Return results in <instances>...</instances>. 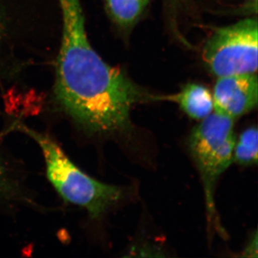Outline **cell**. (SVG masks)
<instances>
[{"label": "cell", "instance_id": "1", "mask_svg": "<svg viewBox=\"0 0 258 258\" xmlns=\"http://www.w3.org/2000/svg\"><path fill=\"white\" fill-rule=\"evenodd\" d=\"M58 3L62 33L56 66V99L88 132H131V110L137 103L148 102L149 93L120 69L106 63L91 46L81 0Z\"/></svg>", "mask_w": 258, "mask_h": 258}, {"label": "cell", "instance_id": "5", "mask_svg": "<svg viewBox=\"0 0 258 258\" xmlns=\"http://www.w3.org/2000/svg\"><path fill=\"white\" fill-rule=\"evenodd\" d=\"M214 111L233 120L254 110L258 103L257 74L219 77L213 94Z\"/></svg>", "mask_w": 258, "mask_h": 258}, {"label": "cell", "instance_id": "2", "mask_svg": "<svg viewBox=\"0 0 258 258\" xmlns=\"http://www.w3.org/2000/svg\"><path fill=\"white\" fill-rule=\"evenodd\" d=\"M41 148L47 176L68 203L84 208L93 219L103 216L123 196L121 188L93 179L77 167L55 141L23 125H17Z\"/></svg>", "mask_w": 258, "mask_h": 258}, {"label": "cell", "instance_id": "4", "mask_svg": "<svg viewBox=\"0 0 258 258\" xmlns=\"http://www.w3.org/2000/svg\"><path fill=\"white\" fill-rule=\"evenodd\" d=\"M258 27L247 18L217 28L204 46L203 60L217 78L257 74Z\"/></svg>", "mask_w": 258, "mask_h": 258}, {"label": "cell", "instance_id": "10", "mask_svg": "<svg viewBox=\"0 0 258 258\" xmlns=\"http://www.w3.org/2000/svg\"><path fill=\"white\" fill-rule=\"evenodd\" d=\"M244 256H247V257H254V254H255L256 257H257V232L255 235L252 237V240L251 242L247 244V247L244 249Z\"/></svg>", "mask_w": 258, "mask_h": 258}, {"label": "cell", "instance_id": "11", "mask_svg": "<svg viewBox=\"0 0 258 258\" xmlns=\"http://www.w3.org/2000/svg\"><path fill=\"white\" fill-rule=\"evenodd\" d=\"M164 1L165 2V4L168 8L174 9V8H178L183 0H164Z\"/></svg>", "mask_w": 258, "mask_h": 258}, {"label": "cell", "instance_id": "8", "mask_svg": "<svg viewBox=\"0 0 258 258\" xmlns=\"http://www.w3.org/2000/svg\"><path fill=\"white\" fill-rule=\"evenodd\" d=\"M258 132L257 126L246 128L235 141L233 161L242 166L257 164Z\"/></svg>", "mask_w": 258, "mask_h": 258}, {"label": "cell", "instance_id": "6", "mask_svg": "<svg viewBox=\"0 0 258 258\" xmlns=\"http://www.w3.org/2000/svg\"><path fill=\"white\" fill-rule=\"evenodd\" d=\"M165 101L179 105L190 118L203 120L214 111L213 98L208 88L198 83L185 85L179 93L167 96H153L152 101Z\"/></svg>", "mask_w": 258, "mask_h": 258}, {"label": "cell", "instance_id": "3", "mask_svg": "<svg viewBox=\"0 0 258 258\" xmlns=\"http://www.w3.org/2000/svg\"><path fill=\"white\" fill-rule=\"evenodd\" d=\"M201 120L191 131L188 147L203 182L208 219L222 231L217 222L215 191L217 181L233 162L235 120L213 111Z\"/></svg>", "mask_w": 258, "mask_h": 258}, {"label": "cell", "instance_id": "13", "mask_svg": "<svg viewBox=\"0 0 258 258\" xmlns=\"http://www.w3.org/2000/svg\"><path fill=\"white\" fill-rule=\"evenodd\" d=\"M5 30V19L3 16V13L2 11L1 7H0V38L3 35Z\"/></svg>", "mask_w": 258, "mask_h": 258}, {"label": "cell", "instance_id": "9", "mask_svg": "<svg viewBox=\"0 0 258 258\" xmlns=\"http://www.w3.org/2000/svg\"><path fill=\"white\" fill-rule=\"evenodd\" d=\"M15 192L14 184L12 181L5 164L0 159V198L11 197Z\"/></svg>", "mask_w": 258, "mask_h": 258}, {"label": "cell", "instance_id": "7", "mask_svg": "<svg viewBox=\"0 0 258 258\" xmlns=\"http://www.w3.org/2000/svg\"><path fill=\"white\" fill-rule=\"evenodd\" d=\"M149 0H106L107 11L117 25L129 28L137 23Z\"/></svg>", "mask_w": 258, "mask_h": 258}, {"label": "cell", "instance_id": "12", "mask_svg": "<svg viewBox=\"0 0 258 258\" xmlns=\"http://www.w3.org/2000/svg\"><path fill=\"white\" fill-rule=\"evenodd\" d=\"M247 8L251 12L257 13V0H247Z\"/></svg>", "mask_w": 258, "mask_h": 258}]
</instances>
